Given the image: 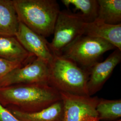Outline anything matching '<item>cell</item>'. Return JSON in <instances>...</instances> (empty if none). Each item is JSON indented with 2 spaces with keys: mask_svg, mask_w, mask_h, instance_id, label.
Segmentation results:
<instances>
[{
  "mask_svg": "<svg viewBox=\"0 0 121 121\" xmlns=\"http://www.w3.org/2000/svg\"><path fill=\"white\" fill-rule=\"evenodd\" d=\"M35 57L22 47L15 36L0 35V58L24 65Z\"/></svg>",
  "mask_w": 121,
  "mask_h": 121,
  "instance_id": "cell-11",
  "label": "cell"
},
{
  "mask_svg": "<svg viewBox=\"0 0 121 121\" xmlns=\"http://www.w3.org/2000/svg\"><path fill=\"white\" fill-rule=\"evenodd\" d=\"M6 108L20 121H63L64 108L61 99L41 111L32 113Z\"/></svg>",
  "mask_w": 121,
  "mask_h": 121,
  "instance_id": "cell-12",
  "label": "cell"
},
{
  "mask_svg": "<svg viewBox=\"0 0 121 121\" xmlns=\"http://www.w3.org/2000/svg\"><path fill=\"white\" fill-rule=\"evenodd\" d=\"M60 93L63 104V121H99L96 111L99 99L97 96Z\"/></svg>",
  "mask_w": 121,
  "mask_h": 121,
  "instance_id": "cell-6",
  "label": "cell"
},
{
  "mask_svg": "<svg viewBox=\"0 0 121 121\" xmlns=\"http://www.w3.org/2000/svg\"><path fill=\"white\" fill-rule=\"evenodd\" d=\"M19 21L44 38L53 34L60 12L55 0H13Z\"/></svg>",
  "mask_w": 121,
  "mask_h": 121,
  "instance_id": "cell-2",
  "label": "cell"
},
{
  "mask_svg": "<svg viewBox=\"0 0 121 121\" xmlns=\"http://www.w3.org/2000/svg\"><path fill=\"white\" fill-rule=\"evenodd\" d=\"M49 64L35 57L30 62L13 69L0 81V87L17 84H48Z\"/></svg>",
  "mask_w": 121,
  "mask_h": 121,
  "instance_id": "cell-7",
  "label": "cell"
},
{
  "mask_svg": "<svg viewBox=\"0 0 121 121\" xmlns=\"http://www.w3.org/2000/svg\"><path fill=\"white\" fill-rule=\"evenodd\" d=\"M49 68V85L60 92L89 95L88 71L82 69L72 60L56 55H53Z\"/></svg>",
  "mask_w": 121,
  "mask_h": 121,
  "instance_id": "cell-3",
  "label": "cell"
},
{
  "mask_svg": "<svg viewBox=\"0 0 121 121\" xmlns=\"http://www.w3.org/2000/svg\"><path fill=\"white\" fill-rule=\"evenodd\" d=\"M61 2L68 8L72 5L76 10H80L81 15L87 22H93L97 17V0H62Z\"/></svg>",
  "mask_w": 121,
  "mask_h": 121,
  "instance_id": "cell-16",
  "label": "cell"
},
{
  "mask_svg": "<svg viewBox=\"0 0 121 121\" xmlns=\"http://www.w3.org/2000/svg\"><path fill=\"white\" fill-rule=\"evenodd\" d=\"M97 2L96 19L109 24H121V0H97Z\"/></svg>",
  "mask_w": 121,
  "mask_h": 121,
  "instance_id": "cell-14",
  "label": "cell"
},
{
  "mask_svg": "<svg viewBox=\"0 0 121 121\" xmlns=\"http://www.w3.org/2000/svg\"><path fill=\"white\" fill-rule=\"evenodd\" d=\"M121 60V51L116 48L105 60L91 66L87 82L88 95L91 96L100 90Z\"/></svg>",
  "mask_w": 121,
  "mask_h": 121,
  "instance_id": "cell-9",
  "label": "cell"
},
{
  "mask_svg": "<svg viewBox=\"0 0 121 121\" xmlns=\"http://www.w3.org/2000/svg\"><path fill=\"white\" fill-rule=\"evenodd\" d=\"M19 23L13 0H0V35L15 36Z\"/></svg>",
  "mask_w": 121,
  "mask_h": 121,
  "instance_id": "cell-13",
  "label": "cell"
},
{
  "mask_svg": "<svg viewBox=\"0 0 121 121\" xmlns=\"http://www.w3.org/2000/svg\"><path fill=\"white\" fill-rule=\"evenodd\" d=\"M15 37L22 47L35 57L45 61L48 64L52 61L53 54L45 38L21 22L19 23Z\"/></svg>",
  "mask_w": 121,
  "mask_h": 121,
  "instance_id": "cell-8",
  "label": "cell"
},
{
  "mask_svg": "<svg viewBox=\"0 0 121 121\" xmlns=\"http://www.w3.org/2000/svg\"><path fill=\"white\" fill-rule=\"evenodd\" d=\"M121 121V119H119V120H117V121Z\"/></svg>",
  "mask_w": 121,
  "mask_h": 121,
  "instance_id": "cell-19",
  "label": "cell"
},
{
  "mask_svg": "<svg viewBox=\"0 0 121 121\" xmlns=\"http://www.w3.org/2000/svg\"><path fill=\"white\" fill-rule=\"evenodd\" d=\"M0 121H20L0 103Z\"/></svg>",
  "mask_w": 121,
  "mask_h": 121,
  "instance_id": "cell-18",
  "label": "cell"
},
{
  "mask_svg": "<svg viewBox=\"0 0 121 121\" xmlns=\"http://www.w3.org/2000/svg\"><path fill=\"white\" fill-rule=\"evenodd\" d=\"M86 22L80 13L60 11L54 26L53 37L48 46L53 55H60L65 48L83 35Z\"/></svg>",
  "mask_w": 121,
  "mask_h": 121,
  "instance_id": "cell-5",
  "label": "cell"
},
{
  "mask_svg": "<svg viewBox=\"0 0 121 121\" xmlns=\"http://www.w3.org/2000/svg\"><path fill=\"white\" fill-rule=\"evenodd\" d=\"M61 100L60 92L48 84H17L0 87V103L22 112H37Z\"/></svg>",
  "mask_w": 121,
  "mask_h": 121,
  "instance_id": "cell-1",
  "label": "cell"
},
{
  "mask_svg": "<svg viewBox=\"0 0 121 121\" xmlns=\"http://www.w3.org/2000/svg\"><path fill=\"white\" fill-rule=\"evenodd\" d=\"M96 111L99 121H116L121 117V99L99 98Z\"/></svg>",
  "mask_w": 121,
  "mask_h": 121,
  "instance_id": "cell-15",
  "label": "cell"
},
{
  "mask_svg": "<svg viewBox=\"0 0 121 121\" xmlns=\"http://www.w3.org/2000/svg\"><path fill=\"white\" fill-rule=\"evenodd\" d=\"M115 48L103 39L82 35L65 48L60 55L90 69L104 53Z\"/></svg>",
  "mask_w": 121,
  "mask_h": 121,
  "instance_id": "cell-4",
  "label": "cell"
},
{
  "mask_svg": "<svg viewBox=\"0 0 121 121\" xmlns=\"http://www.w3.org/2000/svg\"><path fill=\"white\" fill-rule=\"evenodd\" d=\"M83 35L103 39L121 51V24H109L96 19L85 23Z\"/></svg>",
  "mask_w": 121,
  "mask_h": 121,
  "instance_id": "cell-10",
  "label": "cell"
},
{
  "mask_svg": "<svg viewBox=\"0 0 121 121\" xmlns=\"http://www.w3.org/2000/svg\"><path fill=\"white\" fill-rule=\"evenodd\" d=\"M21 63L0 58V81L13 69L23 66Z\"/></svg>",
  "mask_w": 121,
  "mask_h": 121,
  "instance_id": "cell-17",
  "label": "cell"
}]
</instances>
